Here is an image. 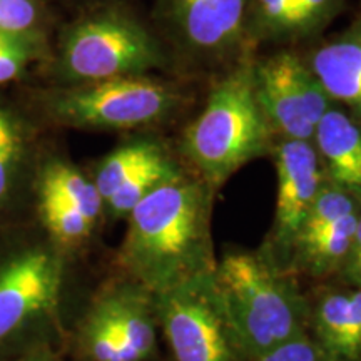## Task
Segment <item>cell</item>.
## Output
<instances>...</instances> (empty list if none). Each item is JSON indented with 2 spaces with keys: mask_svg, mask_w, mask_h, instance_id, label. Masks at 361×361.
I'll list each match as a JSON object with an SVG mask.
<instances>
[{
  "mask_svg": "<svg viewBox=\"0 0 361 361\" xmlns=\"http://www.w3.org/2000/svg\"><path fill=\"white\" fill-rule=\"evenodd\" d=\"M213 196L201 179L179 173L152 189L126 216L121 263L152 295L214 271Z\"/></svg>",
  "mask_w": 361,
  "mask_h": 361,
  "instance_id": "cell-1",
  "label": "cell"
},
{
  "mask_svg": "<svg viewBox=\"0 0 361 361\" xmlns=\"http://www.w3.org/2000/svg\"><path fill=\"white\" fill-rule=\"evenodd\" d=\"M213 281L245 361L306 335L305 300L268 255L228 252Z\"/></svg>",
  "mask_w": 361,
  "mask_h": 361,
  "instance_id": "cell-2",
  "label": "cell"
},
{
  "mask_svg": "<svg viewBox=\"0 0 361 361\" xmlns=\"http://www.w3.org/2000/svg\"><path fill=\"white\" fill-rule=\"evenodd\" d=\"M273 135L256 99L255 61L243 57L184 129L180 151L216 192L243 166L273 151Z\"/></svg>",
  "mask_w": 361,
  "mask_h": 361,
  "instance_id": "cell-3",
  "label": "cell"
},
{
  "mask_svg": "<svg viewBox=\"0 0 361 361\" xmlns=\"http://www.w3.org/2000/svg\"><path fill=\"white\" fill-rule=\"evenodd\" d=\"M59 66L66 78L89 84L161 69L166 54L141 22L109 11L71 27L62 40Z\"/></svg>",
  "mask_w": 361,
  "mask_h": 361,
  "instance_id": "cell-4",
  "label": "cell"
},
{
  "mask_svg": "<svg viewBox=\"0 0 361 361\" xmlns=\"http://www.w3.org/2000/svg\"><path fill=\"white\" fill-rule=\"evenodd\" d=\"M183 104L179 89L134 75L59 90L49 111L59 123L89 129H130L164 121Z\"/></svg>",
  "mask_w": 361,
  "mask_h": 361,
  "instance_id": "cell-5",
  "label": "cell"
},
{
  "mask_svg": "<svg viewBox=\"0 0 361 361\" xmlns=\"http://www.w3.org/2000/svg\"><path fill=\"white\" fill-rule=\"evenodd\" d=\"M154 305L176 361H245L216 293L213 273L157 293Z\"/></svg>",
  "mask_w": 361,
  "mask_h": 361,
  "instance_id": "cell-6",
  "label": "cell"
},
{
  "mask_svg": "<svg viewBox=\"0 0 361 361\" xmlns=\"http://www.w3.org/2000/svg\"><path fill=\"white\" fill-rule=\"evenodd\" d=\"M256 99L273 134L313 142L316 128L335 104L308 62L278 52L255 62Z\"/></svg>",
  "mask_w": 361,
  "mask_h": 361,
  "instance_id": "cell-7",
  "label": "cell"
},
{
  "mask_svg": "<svg viewBox=\"0 0 361 361\" xmlns=\"http://www.w3.org/2000/svg\"><path fill=\"white\" fill-rule=\"evenodd\" d=\"M174 40L202 61H223L247 39L250 0H161Z\"/></svg>",
  "mask_w": 361,
  "mask_h": 361,
  "instance_id": "cell-8",
  "label": "cell"
},
{
  "mask_svg": "<svg viewBox=\"0 0 361 361\" xmlns=\"http://www.w3.org/2000/svg\"><path fill=\"white\" fill-rule=\"evenodd\" d=\"M276 166V209L271 231V255L274 263L290 261L293 245L324 184L318 152L310 141L281 139L273 147Z\"/></svg>",
  "mask_w": 361,
  "mask_h": 361,
  "instance_id": "cell-9",
  "label": "cell"
},
{
  "mask_svg": "<svg viewBox=\"0 0 361 361\" xmlns=\"http://www.w3.org/2000/svg\"><path fill=\"white\" fill-rule=\"evenodd\" d=\"M62 271L56 256L27 251L0 269V341L56 305Z\"/></svg>",
  "mask_w": 361,
  "mask_h": 361,
  "instance_id": "cell-10",
  "label": "cell"
},
{
  "mask_svg": "<svg viewBox=\"0 0 361 361\" xmlns=\"http://www.w3.org/2000/svg\"><path fill=\"white\" fill-rule=\"evenodd\" d=\"M308 66L333 104L361 124V6L346 29L314 49Z\"/></svg>",
  "mask_w": 361,
  "mask_h": 361,
  "instance_id": "cell-11",
  "label": "cell"
},
{
  "mask_svg": "<svg viewBox=\"0 0 361 361\" xmlns=\"http://www.w3.org/2000/svg\"><path fill=\"white\" fill-rule=\"evenodd\" d=\"M313 144L324 180L361 206V124L343 107L333 106L319 121Z\"/></svg>",
  "mask_w": 361,
  "mask_h": 361,
  "instance_id": "cell-12",
  "label": "cell"
},
{
  "mask_svg": "<svg viewBox=\"0 0 361 361\" xmlns=\"http://www.w3.org/2000/svg\"><path fill=\"white\" fill-rule=\"evenodd\" d=\"M92 313L107 323L137 361L154 355L157 322L154 295L142 284L106 293L92 308Z\"/></svg>",
  "mask_w": 361,
  "mask_h": 361,
  "instance_id": "cell-13",
  "label": "cell"
},
{
  "mask_svg": "<svg viewBox=\"0 0 361 361\" xmlns=\"http://www.w3.org/2000/svg\"><path fill=\"white\" fill-rule=\"evenodd\" d=\"M313 340L336 361H361V288L324 293L310 314Z\"/></svg>",
  "mask_w": 361,
  "mask_h": 361,
  "instance_id": "cell-14",
  "label": "cell"
},
{
  "mask_svg": "<svg viewBox=\"0 0 361 361\" xmlns=\"http://www.w3.org/2000/svg\"><path fill=\"white\" fill-rule=\"evenodd\" d=\"M361 216L353 211L313 233L300 234L293 245L290 261L310 276L322 278L343 268Z\"/></svg>",
  "mask_w": 361,
  "mask_h": 361,
  "instance_id": "cell-15",
  "label": "cell"
},
{
  "mask_svg": "<svg viewBox=\"0 0 361 361\" xmlns=\"http://www.w3.org/2000/svg\"><path fill=\"white\" fill-rule=\"evenodd\" d=\"M168 156L161 146L151 141H135L121 146L111 152L99 166L96 174V184L104 202L119 189L126 180H129L135 173L152 164V162Z\"/></svg>",
  "mask_w": 361,
  "mask_h": 361,
  "instance_id": "cell-16",
  "label": "cell"
},
{
  "mask_svg": "<svg viewBox=\"0 0 361 361\" xmlns=\"http://www.w3.org/2000/svg\"><path fill=\"white\" fill-rule=\"evenodd\" d=\"M40 191L52 192L54 196L61 197L92 223H96L101 214L104 200L96 184L80 174L78 169L62 162H54L44 171Z\"/></svg>",
  "mask_w": 361,
  "mask_h": 361,
  "instance_id": "cell-17",
  "label": "cell"
},
{
  "mask_svg": "<svg viewBox=\"0 0 361 361\" xmlns=\"http://www.w3.org/2000/svg\"><path fill=\"white\" fill-rule=\"evenodd\" d=\"M176 174H179V169L169 159V156L161 157L135 173L129 180H126L123 186L106 201V204L109 206L111 213L114 216H128L135 204L142 201L152 189H156L161 183Z\"/></svg>",
  "mask_w": 361,
  "mask_h": 361,
  "instance_id": "cell-18",
  "label": "cell"
},
{
  "mask_svg": "<svg viewBox=\"0 0 361 361\" xmlns=\"http://www.w3.org/2000/svg\"><path fill=\"white\" fill-rule=\"evenodd\" d=\"M298 0H250L247 37L286 40Z\"/></svg>",
  "mask_w": 361,
  "mask_h": 361,
  "instance_id": "cell-19",
  "label": "cell"
},
{
  "mask_svg": "<svg viewBox=\"0 0 361 361\" xmlns=\"http://www.w3.org/2000/svg\"><path fill=\"white\" fill-rule=\"evenodd\" d=\"M40 214L52 236L62 243L80 241L94 226L82 213L47 191H40Z\"/></svg>",
  "mask_w": 361,
  "mask_h": 361,
  "instance_id": "cell-20",
  "label": "cell"
},
{
  "mask_svg": "<svg viewBox=\"0 0 361 361\" xmlns=\"http://www.w3.org/2000/svg\"><path fill=\"white\" fill-rule=\"evenodd\" d=\"M22 156L19 124L0 104V204L7 200Z\"/></svg>",
  "mask_w": 361,
  "mask_h": 361,
  "instance_id": "cell-21",
  "label": "cell"
},
{
  "mask_svg": "<svg viewBox=\"0 0 361 361\" xmlns=\"http://www.w3.org/2000/svg\"><path fill=\"white\" fill-rule=\"evenodd\" d=\"M84 348L92 361H137L104 319L90 311L82 331Z\"/></svg>",
  "mask_w": 361,
  "mask_h": 361,
  "instance_id": "cell-22",
  "label": "cell"
},
{
  "mask_svg": "<svg viewBox=\"0 0 361 361\" xmlns=\"http://www.w3.org/2000/svg\"><path fill=\"white\" fill-rule=\"evenodd\" d=\"M345 0H298L290 27V39L322 32L343 11Z\"/></svg>",
  "mask_w": 361,
  "mask_h": 361,
  "instance_id": "cell-23",
  "label": "cell"
},
{
  "mask_svg": "<svg viewBox=\"0 0 361 361\" xmlns=\"http://www.w3.org/2000/svg\"><path fill=\"white\" fill-rule=\"evenodd\" d=\"M35 54L37 47L29 34H0V84L16 79Z\"/></svg>",
  "mask_w": 361,
  "mask_h": 361,
  "instance_id": "cell-24",
  "label": "cell"
},
{
  "mask_svg": "<svg viewBox=\"0 0 361 361\" xmlns=\"http://www.w3.org/2000/svg\"><path fill=\"white\" fill-rule=\"evenodd\" d=\"M246 361H336L308 335L283 343Z\"/></svg>",
  "mask_w": 361,
  "mask_h": 361,
  "instance_id": "cell-25",
  "label": "cell"
},
{
  "mask_svg": "<svg viewBox=\"0 0 361 361\" xmlns=\"http://www.w3.org/2000/svg\"><path fill=\"white\" fill-rule=\"evenodd\" d=\"M37 19L34 0H0V34H29Z\"/></svg>",
  "mask_w": 361,
  "mask_h": 361,
  "instance_id": "cell-26",
  "label": "cell"
},
{
  "mask_svg": "<svg viewBox=\"0 0 361 361\" xmlns=\"http://www.w3.org/2000/svg\"><path fill=\"white\" fill-rule=\"evenodd\" d=\"M351 286H356V288H361V273L356 276L353 281H351Z\"/></svg>",
  "mask_w": 361,
  "mask_h": 361,
  "instance_id": "cell-27",
  "label": "cell"
},
{
  "mask_svg": "<svg viewBox=\"0 0 361 361\" xmlns=\"http://www.w3.org/2000/svg\"><path fill=\"white\" fill-rule=\"evenodd\" d=\"M30 361H49V360H30Z\"/></svg>",
  "mask_w": 361,
  "mask_h": 361,
  "instance_id": "cell-28",
  "label": "cell"
}]
</instances>
